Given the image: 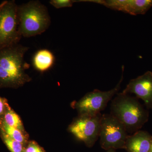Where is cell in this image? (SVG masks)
<instances>
[{"instance_id": "6da1fadb", "label": "cell", "mask_w": 152, "mask_h": 152, "mask_svg": "<svg viewBox=\"0 0 152 152\" xmlns=\"http://www.w3.org/2000/svg\"><path fill=\"white\" fill-rule=\"evenodd\" d=\"M28 49L18 44L0 49V88H17L31 80L24 60Z\"/></svg>"}, {"instance_id": "7a4b0ae2", "label": "cell", "mask_w": 152, "mask_h": 152, "mask_svg": "<svg viewBox=\"0 0 152 152\" xmlns=\"http://www.w3.org/2000/svg\"><path fill=\"white\" fill-rule=\"evenodd\" d=\"M110 114L131 134L140 130L149 118V112L138 98L122 93H118L112 101Z\"/></svg>"}, {"instance_id": "3957f363", "label": "cell", "mask_w": 152, "mask_h": 152, "mask_svg": "<svg viewBox=\"0 0 152 152\" xmlns=\"http://www.w3.org/2000/svg\"><path fill=\"white\" fill-rule=\"evenodd\" d=\"M18 15L20 32L24 37L41 34L50 26L48 9L39 1H31L18 6Z\"/></svg>"}, {"instance_id": "277c9868", "label": "cell", "mask_w": 152, "mask_h": 152, "mask_svg": "<svg viewBox=\"0 0 152 152\" xmlns=\"http://www.w3.org/2000/svg\"><path fill=\"white\" fill-rule=\"evenodd\" d=\"M18 6L14 0L0 4V49L19 44L21 39Z\"/></svg>"}, {"instance_id": "5b68a950", "label": "cell", "mask_w": 152, "mask_h": 152, "mask_svg": "<svg viewBox=\"0 0 152 152\" xmlns=\"http://www.w3.org/2000/svg\"><path fill=\"white\" fill-rule=\"evenodd\" d=\"M129 135L124 126L116 118L111 114L102 115L99 138L103 149H124Z\"/></svg>"}, {"instance_id": "8992f818", "label": "cell", "mask_w": 152, "mask_h": 152, "mask_svg": "<svg viewBox=\"0 0 152 152\" xmlns=\"http://www.w3.org/2000/svg\"><path fill=\"white\" fill-rule=\"evenodd\" d=\"M124 71L123 66L121 79L113 88L106 91L95 89L87 93L78 102H74L72 107L77 110L79 115L95 116L101 114V112L105 109L108 103L121 88L124 78Z\"/></svg>"}, {"instance_id": "52a82bcc", "label": "cell", "mask_w": 152, "mask_h": 152, "mask_svg": "<svg viewBox=\"0 0 152 152\" xmlns=\"http://www.w3.org/2000/svg\"><path fill=\"white\" fill-rule=\"evenodd\" d=\"M102 115H79L69 126L68 131L87 146L93 147L99 138Z\"/></svg>"}, {"instance_id": "ba28073f", "label": "cell", "mask_w": 152, "mask_h": 152, "mask_svg": "<svg viewBox=\"0 0 152 152\" xmlns=\"http://www.w3.org/2000/svg\"><path fill=\"white\" fill-rule=\"evenodd\" d=\"M122 93L134 94L136 97L143 101L147 109L152 110V72L147 71L131 80Z\"/></svg>"}, {"instance_id": "9c48e42d", "label": "cell", "mask_w": 152, "mask_h": 152, "mask_svg": "<svg viewBox=\"0 0 152 152\" xmlns=\"http://www.w3.org/2000/svg\"><path fill=\"white\" fill-rule=\"evenodd\" d=\"M100 4L115 10L132 15H144L152 7V0H91L80 1Z\"/></svg>"}, {"instance_id": "30bf717a", "label": "cell", "mask_w": 152, "mask_h": 152, "mask_svg": "<svg viewBox=\"0 0 152 152\" xmlns=\"http://www.w3.org/2000/svg\"><path fill=\"white\" fill-rule=\"evenodd\" d=\"M152 135L147 131L139 130L128 136L124 149L127 152H149Z\"/></svg>"}, {"instance_id": "8fae6325", "label": "cell", "mask_w": 152, "mask_h": 152, "mask_svg": "<svg viewBox=\"0 0 152 152\" xmlns=\"http://www.w3.org/2000/svg\"><path fill=\"white\" fill-rule=\"evenodd\" d=\"M55 61V56L52 52L47 49H41L34 55L33 64L36 70L42 72L50 69Z\"/></svg>"}, {"instance_id": "7c38bea8", "label": "cell", "mask_w": 152, "mask_h": 152, "mask_svg": "<svg viewBox=\"0 0 152 152\" xmlns=\"http://www.w3.org/2000/svg\"><path fill=\"white\" fill-rule=\"evenodd\" d=\"M0 130L5 133L11 138L21 143L25 147L28 144V137L27 133L23 132L16 128L12 127L6 124L0 118Z\"/></svg>"}, {"instance_id": "4fadbf2b", "label": "cell", "mask_w": 152, "mask_h": 152, "mask_svg": "<svg viewBox=\"0 0 152 152\" xmlns=\"http://www.w3.org/2000/svg\"><path fill=\"white\" fill-rule=\"evenodd\" d=\"M0 118L7 124L26 133L20 118L10 106L7 109L4 113Z\"/></svg>"}, {"instance_id": "5bb4252c", "label": "cell", "mask_w": 152, "mask_h": 152, "mask_svg": "<svg viewBox=\"0 0 152 152\" xmlns=\"http://www.w3.org/2000/svg\"><path fill=\"white\" fill-rule=\"evenodd\" d=\"M0 137L11 152H25L26 147L20 142L11 138L5 133L0 130Z\"/></svg>"}, {"instance_id": "9a60e30c", "label": "cell", "mask_w": 152, "mask_h": 152, "mask_svg": "<svg viewBox=\"0 0 152 152\" xmlns=\"http://www.w3.org/2000/svg\"><path fill=\"white\" fill-rule=\"evenodd\" d=\"M74 3L75 1L72 0H51L50 1V4L58 9L71 7Z\"/></svg>"}, {"instance_id": "2e32d148", "label": "cell", "mask_w": 152, "mask_h": 152, "mask_svg": "<svg viewBox=\"0 0 152 152\" xmlns=\"http://www.w3.org/2000/svg\"><path fill=\"white\" fill-rule=\"evenodd\" d=\"M25 152H45L44 149L34 141L28 142Z\"/></svg>"}, {"instance_id": "e0dca14e", "label": "cell", "mask_w": 152, "mask_h": 152, "mask_svg": "<svg viewBox=\"0 0 152 152\" xmlns=\"http://www.w3.org/2000/svg\"><path fill=\"white\" fill-rule=\"evenodd\" d=\"M10 106L6 98L0 96V117L4 115Z\"/></svg>"}, {"instance_id": "ac0fdd59", "label": "cell", "mask_w": 152, "mask_h": 152, "mask_svg": "<svg viewBox=\"0 0 152 152\" xmlns=\"http://www.w3.org/2000/svg\"><path fill=\"white\" fill-rule=\"evenodd\" d=\"M106 151H107L106 152H116L115 150L114 149H110Z\"/></svg>"}, {"instance_id": "d6986e66", "label": "cell", "mask_w": 152, "mask_h": 152, "mask_svg": "<svg viewBox=\"0 0 152 152\" xmlns=\"http://www.w3.org/2000/svg\"><path fill=\"white\" fill-rule=\"evenodd\" d=\"M149 152H152V142L151 145V148H150Z\"/></svg>"}]
</instances>
